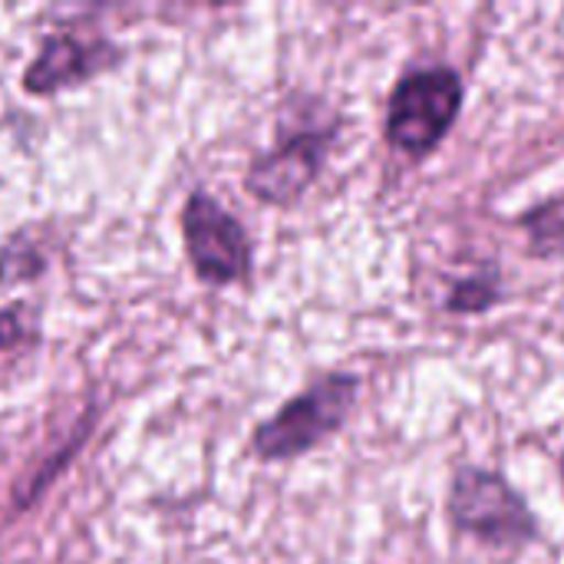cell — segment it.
I'll list each match as a JSON object with an SVG mask.
<instances>
[{"label":"cell","instance_id":"cell-5","mask_svg":"<svg viewBox=\"0 0 564 564\" xmlns=\"http://www.w3.org/2000/svg\"><path fill=\"white\" fill-rule=\"evenodd\" d=\"M334 139H337V126L304 129L288 135L271 152L254 159V165L248 169V192L274 208L294 205L321 175Z\"/></svg>","mask_w":564,"mask_h":564},{"label":"cell","instance_id":"cell-6","mask_svg":"<svg viewBox=\"0 0 564 564\" xmlns=\"http://www.w3.org/2000/svg\"><path fill=\"white\" fill-rule=\"evenodd\" d=\"M119 50L106 40H86L76 30L50 33L36 53V59L23 73V89L33 96L59 93L63 86L86 83L89 76L119 63Z\"/></svg>","mask_w":564,"mask_h":564},{"label":"cell","instance_id":"cell-8","mask_svg":"<svg viewBox=\"0 0 564 564\" xmlns=\"http://www.w3.org/2000/svg\"><path fill=\"white\" fill-rule=\"evenodd\" d=\"M522 228L529 231V251L539 258H558L564 254V215L555 205L532 208L522 218Z\"/></svg>","mask_w":564,"mask_h":564},{"label":"cell","instance_id":"cell-7","mask_svg":"<svg viewBox=\"0 0 564 564\" xmlns=\"http://www.w3.org/2000/svg\"><path fill=\"white\" fill-rule=\"evenodd\" d=\"M506 297L502 291V274L496 264L469 274V278H459L449 284V294H446V311L449 314H459V317H473V314H489L492 307H499Z\"/></svg>","mask_w":564,"mask_h":564},{"label":"cell","instance_id":"cell-3","mask_svg":"<svg viewBox=\"0 0 564 564\" xmlns=\"http://www.w3.org/2000/svg\"><path fill=\"white\" fill-rule=\"evenodd\" d=\"M357 393L360 380L354 373H327L314 380L304 393L288 400L271 420L254 430V456L264 463H284L317 449L324 440L344 430L357 406Z\"/></svg>","mask_w":564,"mask_h":564},{"label":"cell","instance_id":"cell-10","mask_svg":"<svg viewBox=\"0 0 564 564\" xmlns=\"http://www.w3.org/2000/svg\"><path fill=\"white\" fill-rule=\"evenodd\" d=\"M562 486H564V453H562Z\"/></svg>","mask_w":564,"mask_h":564},{"label":"cell","instance_id":"cell-9","mask_svg":"<svg viewBox=\"0 0 564 564\" xmlns=\"http://www.w3.org/2000/svg\"><path fill=\"white\" fill-rule=\"evenodd\" d=\"M26 340V327L17 311H0V354L10 347H20Z\"/></svg>","mask_w":564,"mask_h":564},{"label":"cell","instance_id":"cell-1","mask_svg":"<svg viewBox=\"0 0 564 564\" xmlns=\"http://www.w3.org/2000/svg\"><path fill=\"white\" fill-rule=\"evenodd\" d=\"M449 525L496 552H522L542 539V525L525 496L502 476L482 466H463L446 496Z\"/></svg>","mask_w":564,"mask_h":564},{"label":"cell","instance_id":"cell-2","mask_svg":"<svg viewBox=\"0 0 564 564\" xmlns=\"http://www.w3.org/2000/svg\"><path fill=\"white\" fill-rule=\"evenodd\" d=\"M466 99V83L453 66L433 63L397 79L387 102V142L400 155L423 162L443 145Z\"/></svg>","mask_w":564,"mask_h":564},{"label":"cell","instance_id":"cell-4","mask_svg":"<svg viewBox=\"0 0 564 564\" xmlns=\"http://www.w3.org/2000/svg\"><path fill=\"white\" fill-rule=\"evenodd\" d=\"M185 251L205 284H235L251 271V241L235 215L208 192H192L182 208Z\"/></svg>","mask_w":564,"mask_h":564}]
</instances>
